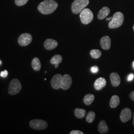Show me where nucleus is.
<instances>
[{
  "label": "nucleus",
  "mask_w": 134,
  "mask_h": 134,
  "mask_svg": "<svg viewBox=\"0 0 134 134\" xmlns=\"http://www.w3.org/2000/svg\"><path fill=\"white\" fill-rule=\"evenodd\" d=\"M63 58L61 55H55L53 56V57L51 58L50 60V62L53 65L57 64H60L62 62Z\"/></svg>",
  "instance_id": "obj_21"
},
{
  "label": "nucleus",
  "mask_w": 134,
  "mask_h": 134,
  "mask_svg": "<svg viewBox=\"0 0 134 134\" xmlns=\"http://www.w3.org/2000/svg\"><path fill=\"white\" fill-rule=\"evenodd\" d=\"M95 118H96L95 112L92 111H90L88 112V113L86 115V120L87 122L89 123H91L93 122V121L95 119Z\"/></svg>",
  "instance_id": "obj_22"
},
{
  "label": "nucleus",
  "mask_w": 134,
  "mask_h": 134,
  "mask_svg": "<svg viewBox=\"0 0 134 134\" xmlns=\"http://www.w3.org/2000/svg\"><path fill=\"white\" fill-rule=\"evenodd\" d=\"M72 78L70 75L68 74H65L63 76L61 87L63 90H67L71 86L72 84Z\"/></svg>",
  "instance_id": "obj_9"
},
{
  "label": "nucleus",
  "mask_w": 134,
  "mask_h": 134,
  "mask_svg": "<svg viewBox=\"0 0 134 134\" xmlns=\"http://www.w3.org/2000/svg\"><path fill=\"white\" fill-rule=\"evenodd\" d=\"M86 110L83 109L77 108L74 110V114L75 116L79 119H82L84 118L86 115Z\"/></svg>",
  "instance_id": "obj_19"
},
{
  "label": "nucleus",
  "mask_w": 134,
  "mask_h": 134,
  "mask_svg": "<svg viewBox=\"0 0 134 134\" xmlns=\"http://www.w3.org/2000/svg\"><path fill=\"white\" fill-rule=\"evenodd\" d=\"M91 71L93 73H97L99 71V68L97 66H94L91 67Z\"/></svg>",
  "instance_id": "obj_25"
},
{
  "label": "nucleus",
  "mask_w": 134,
  "mask_h": 134,
  "mask_svg": "<svg viewBox=\"0 0 134 134\" xmlns=\"http://www.w3.org/2000/svg\"><path fill=\"white\" fill-rule=\"evenodd\" d=\"M29 0H15V4L18 6H23L25 5Z\"/></svg>",
  "instance_id": "obj_24"
},
{
  "label": "nucleus",
  "mask_w": 134,
  "mask_h": 134,
  "mask_svg": "<svg viewBox=\"0 0 134 134\" xmlns=\"http://www.w3.org/2000/svg\"><path fill=\"white\" fill-rule=\"evenodd\" d=\"M110 81L112 85L114 87L119 86L121 82L120 76L117 72H113L110 74Z\"/></svg>",
  "instance_id": "obj_13"
},
{
  "label": "nucleus",
  "mask_w": 134,
  "mask_h": 134,
  "mask_svg": "<svg viewBox=\"0 0 134 134\" xmlns=\"http://www.w3.org/2000/svg\"><path fill=\"white\" fill-rule=\"evenodd\" d=\"M32 41V37L30 34H21L18 38V43L21 46H26Z\"/></svg>",
  "instance_id": "obj_7"
},
{
  "label": "nucleus",
  "mask_w": 134,
  "mask_h": 134,
  "mask_svg": "<svg viewBox=\"0 0 134 134\" xmlns=\"http://www.w3.org/2000/svg\"><path fill=\"white\" fill-rule=\"evenodd\" d=\"M133 125H134V115H133Z\"/></svg>",
  "instance_id": "obj_31"
},
{
  "label": "nucleus",
  "mask_w": 134,
  "mask_h": 134,
  "mask_svg": "<svg viewBox=\"0 0 134 134\" xmlns=\"http://www.w3.org/2000/svg\"><path fill=\"white\" fill-rule=\"evenodd\" d=\"M120 98L118 96H112L110 99L109 102V105L112 108H115L120 103Z\"/></svg>",
  "instance_id": "obj_17"
},
{
  "label": "nucleus",
  "mask_w": 134,
  "mask_h": 134,
  "mask_svg": "<svg viewBox=\"0 0 134 134\" xmlns=\"http://www.w3.org/2000/svg\"><path fill=\"white\" fill-rule=\"evenodd\" d=\"M58 45L57 41L52 39H47L44 42V46L47 50H53Z\"/></svg>",
  "instance_id": "obj_11"
},
{
  "label": "nucleus",
  "mask_w": 134,
  "mask_h": 134,
  "mask_svg": "<svg viewBox=\"0 0 134 134\" xmlns=\"http://www.w3.org/2000/svg\"><path fill=\"white\" fill-rule=\"evenodd\" d=\"M98 130L99 132L101 134H106L108 132L109 128L106 124L105 120H101L98 125Z\"/></svg>",
  "instance_id": "obj_15"
},
{
  "label": "nucleus",
  "mask_w": 134,
  "mask_h": 134,
  "mask_svg": "<svg viewBox=\"0 0 134 134\" xmlns=\"http://www.w3.org/2000/svg\"><path fill=\"white\" fill-rule=\"evenodd\" d=\"M101 47L104 50H109L111 47V39L108 36H104L100 39Z\"/></svg>",
  "instance_id": "obj_12"
},
{
  "label": "nucleus",
  "mask_w": 134,
  "mask_h": 134,
  "mask_svg": "<svg viewBox=\"0 0 134 134\" xmlns=\"http://www.w3.org/2000/svg\"><path fill=\"white\" fill-rule=\"evenodd\" d=\"M110 12V9L108 7H103L99 12L97 15V18L100 20L105 19L106 17H107L108 15L109 14Z\"/></svg>",
  "instance_id": "obj_16"
},
{
  "label": "nucleus",
  "mask_w": 134,
  "mask_h": 134,
  "mask_svg": "<svg viewBox=\"0 0 134 134\" xmlns=\"http://www.w3.org/2000/svg\"><path fill=\"white\" fill-rule=\"evenodd\" d=\"M106 85V81L104 77H100L98 78L95 81L94 86L96 90L97 91H100Z\"/></svg>",
  "instance_id": "obj_14"
},
{
  "label": "nucleus",
  "mask_w": 134,
  "mask_h": 134,
  "mask_svg": "<svg viewBox=\"0 0 134 134\" xmlns=\"http://www.w3.org/2000/svg\"><path fill=\"white\" fill-rule=\"evenodd\" d=\"M22 89V86L19 80L17 79H14L10 82L8 92L9 93L14 96L19 93Z\"/></svg>",
  "instance_id": "obj_4"
},
{
  "label": "nucleus",
  "mask_w": 134,
  "mask_h": 134,
  "mask_svg": "<svg viewBox=\"0 0 134 134\" xmlns=\"http://www.w3.org/2000/svg\"><path fill=\"white\" fill-rule=\"evenodd\" d=\"M90 0H75L72 3V12L75 14L80 13L87 5L89 4Z\"/></svg>",
  "instance_id": "obj_3"
},
{
  "label": "nucleus",
  "mask_w": 134,
  "mask_h": 134,
  "mask_svg": "<svg viewBox=\"0 0 134 134\" xmlns=\"http://www.w3.org/2000/svg\"><path fill=\"white\" fill-rule=\"evenodd\" d=\"M31 66L35 71H39L41 68V64L38 58H34L31 62Z\"/></svg>",
  "instance_id": "obj_18"
},
{
  "label": "nucleus",
  "mask_w": 134,
  "mask_h": 134,
  "mask_svg": "<svg viewBox=\"0 0 134 134\" xmlns=\"http://www.w3.org/2000/svg\"><path fill=\"white\" fill-rule=\"evenodd\" d=\"M94 98H95V97L93 94H91V93L87 94L83 98L84 103L86 105H90L93 102Z\"/></svg>",
  "instance_id": "obj_20"
},
{
  "label": "nucleus",
  "mask_w": 134,
  "mask_h": 134,
  "mask_svg": "<svg viewBox=\"0 0 134 134\" xmlns=\"http://www.w3.org/2000/svg\"><path fill=\"white\" fill-rule=\"evenodd\" d=\"M124 16L121 12H116L113 15L111 20L108 24V26L111 29H117L120 27L124 22Z\"/></svg>",
  "instance_id": "obj_2"
},
{
  "label": "nucleus",
  "mask_w": 134,
  "mask_h": 134,
  "mask_svg": "<svg viewBox=\"0 0 134 134\" xmlns=\"http://www.w3.org/2000/svg\"><path fill=\"white\" fill-rule=\"evenodd\" d=\"M31 128L36 130H42L45 129L48 127V123L45 120L40 119H33L29 123Z\"/></svg>",
  "instance_id": "obj_6"
},
{
  "label": "nucleus",
  "mask_w": 134,
  "mask_h": 134,
  "mask_svg": "<svg viewBox=\"0 0 134 134\" xmlns=\"http://www.w3.org/2000/svg\"><path fill=\"white\" fill-rule=\"evenodd\" d=\"M90 54L92 58L97 59L100 57L101 56V52L99 50L92 49L90 52Z\"/></svg>",
  "instance_id": "obj_23"
},
{
  "label": "nucleus",
  "mask_w": 134,
  "mask_h": 134,
  "mask_svg": "<svg viewBox=\"0 0 134 134\" xmlns=\"http://www.w3.org/2000/svg\"><path fill=\"white\" fill-rule=\"evenodd\" d=\"M134 77V75L133 74H130L129 75V76H128V77L127 80H128V81H132V80H133Z\"/></svg>",
  "instance_id": "obj_28"
},
{
  "label": "nucleus",
  "mask_w": 134,
  "mask_h": 134,
  "mask_svg": "<svg viewBox=\"0 0 134 134\" xmlns=\"http://www.w3.org/2000/svg\"><path fill=\"white\" fill-rule=\"evenodd\" d=\"M59 64H55V68H57L58 67H59Z\"/></svg>",
  "instance_id": "obj_30"
},
{
  "label": "nucleus",
  "mask_w": 134,
  "mask_h": 134,
  "mask_svg": "<svg viewBox=\"0 0 134 134\" xmlns=\"http://www.w3.org/2000/svg\"><path fill=\"white\" fill-rule=\"evenodd\" d=\"M1 64H2V61L0 60V65H1Z\"/></svg>",
  "instance_id": "obj_33"
},
{
  "label": "nucleus",
  "mask_w": 134,
  "mask_h": 134,
  "mask_svg": "<svg viewBox=\"0 0 134 134\" xmlns=\"http://www.w3.org/2000/svg\"><path fill=\"white\" fill-rule=\"evenodd\" d=\"M58 7L57 2L54 0H44L38 5V10L42 14H52Z\"/></svg>",
  "instance_id": "obj_1"
},
{
  "label": "nucleus",
  "mask_w": 134,
  "mask_h": 134,
  "mask_svg": "<svg viewBox=\"0 0 134 134\" xmlns=\"http://www.w3.org/2000/svg\"><path fill=\"white\" fill-rule=\"evenodd\" d=\"M62 78V76L59 74H56L53 76L51 81V85L53 88L55 90H59L61 87Z\"/></svg>",
  "instance_id": "obj_8"
},
{
  "label": "nucleus",
  "mask_w": 134,
  "mask_h": 134,
  "mask_svg": "<svg viewBox=\"0 0 134 134\" xmlns=\"http://www.w3.org/2000/svg\"><path fill=\"white\" fill-rule=\"evenodd\" d=\"M132 118V111L128 108H125L122 110L120 115L121 121L125 123L129 121Z\"/></svg>",
  "instance_id": "obj_10"
},
{
  "label": "nucleus",
  "mask_w": 134,
  "mask_h": 134,
  "mask_svg": "<svg viewBox=\"0 0 134 134\" xmlns=\"http://www.w3.org/2000/svg\"><path fill=\"white\" fill-rule=\"evenodd\" d=\"M130 97L132 100L134 101V91H132L130 93Z\"/></svg>",
  "instance_id": "obj_29"
},
{
  "label": "nucleus",
  "mask_w": 134,
  "mask_h": 134,
  "mask_svg": "<svg viewBox=\"0 0 134 134\" xmlns=\"http://www.w3.org/2000/svg\"><path fill=\"white\" fill-rule=\"evenodd\" d=\"M70 134H83V133L79 130H73L70 133Z\"/></svg>",
  "instance_id": "obj_27"
},
{
  "label": "nucleus",
  "mask_w": 134,
  "mask_h": 134,
  "mask_svg": "<svg viewBox=\"0 0 134 134\" xmlns=\"http://www.w3.org/2000/svg\"><path fill=\"white\" fill-rule=\"evenodd\" d=\"M8 76V72L7 70L2 71L0 73V76L2 77H5Z\"/></svg>",
  "instance_id": "obj_26"
},
{
  "label": "nucleus",
  "mask_w": 134,
  "mask_h": 134,
  "mask_svg": "<svg viewBox=\"0 0 134 134\" xmlns=\"http://www.w3.org/2000/svg\"><path fill=\"white\" fill-rule=\"evenodd\" d=\"M80 17L83 24H88L91 23L93 19V14L90 9H84L80 13Z\"/></svg>",
  "instance_id": "obj_5"
},
{
  "label": "nucleus",
  "mask_w": 134,
  "mask_h": 134,
  "mask_svg": "<svg viewBox=\"0 0 134 134\" xmlns=\"http://www.w3.org/2000/svg\"><path fill=\"white\" fill-rule=\"evenodd\" d=\"M132 65H133V68H134V61H133V64H132Z\"/></svg>",
  "instance_id": "obj_32"
},
{
  "label": "nucleus",
  "mask_w": 134,
  "mask_h": 134,
  "mask_svg": "<svg viewBox=\"0 0 134 134\" xmlns=\"http://www.w3.org/2000/svg\"><path fill=\"white\" fill-rule=\"evenodd\" d=\"M133 30H134V26H133Z\"/></svg>",
  "instance_id": "obj_34"
}]
</instances>
